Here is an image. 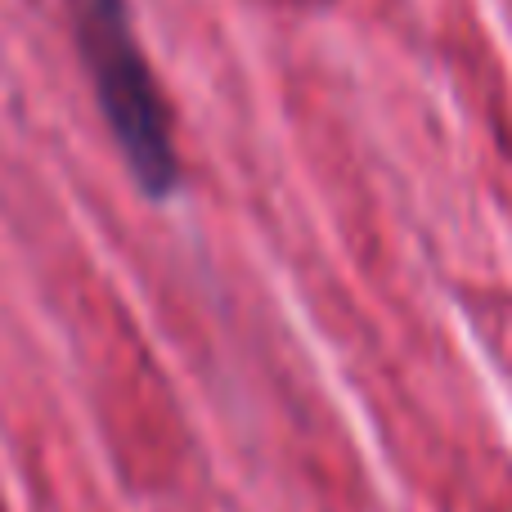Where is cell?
<instances>
[{
  "instance_id": "6da1fadb",
  "label": "cell",
  "mask_w": 512,
  "mask_h": 512,
  "mask_svg": "<svg viewBox=\"0 0 512 512\" xmlns=\"http://www.w3.org/2000/svg\"><path fill=\"white\" fill-rule=\"evenodd\" d=\"M68 9L90 86L99 95V113H104L131 176L140 180L149 198L176 194L180 153L176 135H171V113L158 90V77L135 41L126 0H68Z\"/></svg>"
}]
</instances>
